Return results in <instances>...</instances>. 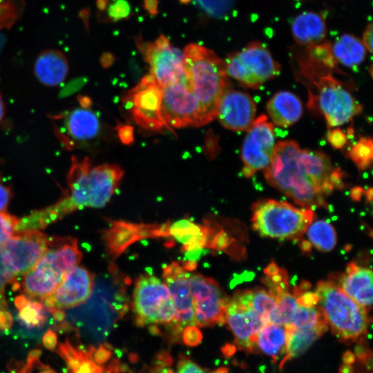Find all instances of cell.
I'll return each mask as SVG.
<instances>
[{
	"label": "cell",
	"mask_w": 373,
	"mask_h": 373,
	"mask_svg": "<svg viewBox=\"0 0 373 373\" xmlns=\"http://www.w3.org/2000/svg\"><path fill=\"white\" fill-rule=\"evenodd\" d=\"M124 173L116 164L93 166L88 157H72L63 197L50 206L19 218L15 230L42 229L75 210L104 207L118 189Z\"/></svg>",
	"instance_id": "6da1fadb"
},
{
	"label": "cell",
	"mask_w": 373,
	"mask_h": 373,
	"mask_svg": "<svg viewBox=\"0 0 373 373\" xmlns=\"http://www.w3.org/2000/svg\"><path fill=\"white\" fill-rule=\"evenodd\" d=\"M338 66L323 61H311L298 69V77L308 86V106L325 117L329 127L350 121L362 111V106L336 79Z\"/></svg>",
	"instance_id": "7a4b0ae2"
},
{
	"label": "cell",
	"mask_w": 373,
	"mask_h": 373,
	"mask_svg": "<svg viewBox=\"0 0 373 373\" xmlns=\"http://www.w3.org/2000/svg\"><path fill=\"white\" fill-rule=\"evenodd\" d=\"M300 148L294 140L276 144L270 164L264 170L267 182L303 208L325 207V195L307 175L298 153Z\"/></svg>",
	"instance_id": "3957f363"
},
{
	"label": "cell",
	"mask_w": 373,
	"mask_h": 373,
	"mask_svg": "<svg viewBox=\"0 0 373 373\" xmlns=\"http://www.w3.org/2000/svg\"><path fill=\"white\" fill-rule=\"evenodd\" d=\"M183 58L189 88L213 121L222 95L231 88L224 61L213 50L197 44L185 47Z\"/></svg>",
	"instance_id": "277c9868"
},
{
	"label": "cell",
	"mask_w": 373,
	"mask_h": 373,
	"mask_svg": "<svg viewBox=\"0 0 373 373\" xmlns=\"http://www.w3.org/2000/svg\"><path fill=\"white\" fill-rule=\"evenodd\" d=\"M82 258L76 238H50L48 249L23 275L19 288L26 296L42 300L55 291L66 272L77 265Z\"/></svg>",
	"instance_id": "5b68a950"
},
{
	"label": "cell",
	"mask_w": 373,
	"mask_h": 373,
	"mask_svg": "<svg viewBox=\"0 0 373 373\" xmlns=\"http://www.w3.org/2000/svg\"><path fill=\"white\" fill-rule=\"evenodd\" d=\"M314 292L328 325L340 341L352 343L365 335L369 323L365 307L332 280L318 282Z\"/></svg>",
	"instance_id": "8992f818"
},
{
	"label": "cell",
	"mask_w": 373,
	"mask_h": 373,
	"mask_svg": "<svg viewBox=\"0 0 373 373\" xmlns=\"http://www.w3.org/2000/svg\"><path fill=\"white\" fill-rule=\"evenodd\" d=\"M252 213V227L261 236L282 240L300 239L314 218L312 209L271 199L254 203Z\"/></svg>",
	"instance_id": "52a82bcc"
},
{
	"label": "cell",
	"mask_w": 373,
	"mask_h": 373,
	"mask_svg": "<svg viewBox=\"0 0 373 373\" xmlns=\"http://www.w3.org/2000/svg\"><path fill=\"white\" fill-rule=\"evenodd\" d=\"M133 309L138 326H168L172 331L175 306L166 285L155 276L141 275L135 282Z\"/></svg>",
	"instance_id": "ba28073f"
},
{
	"label": "cell",
	"mask_w": 373,
	"mask_h": 373,
	"mask_svg": "<svg viewBox=\"0 0 373 373\" xmlns=\"http://www.w3.org/2000/svg\"><path fill=\"white\" fill-rule=\"evenodd\" d=\"M50 245V238L38 229L16 231L0 245V273L19 288L16 278L23 276L39 260Z\"/></svg>",
	"instance_id": "9c48e42d"
},
{
	"label": "cell",
	"mask_w": 373,
	"mask_h": 373,
	"mask_svg": "<svg viewBox=\"0 0 373 373\" xmlns=\"http://www.w3.org/2000/svg\"><path fill=\"white\" fill-rule=\"evenodd\" d=\"M226 73L245 87L257 89L280 73V65L261 43L253 41L224 60Z\"/></svg>",
	"instance_id": "30bf717a"
},
{
	"label": "cell",
	"mask_w": 373,
	"mask_h": 373,
	"mask_svg": "<svg viewBox=\"0 0 373 373\" xmlns=\"http://www.w3.org/2000/svg\"><path fill=\"white\" fill-rule=\"evenodd\" d=\"M162 87L161 114L167 130L212 122L187 84L177 82Z\"/></svg>",
	"instance_id": "8fae6325"
},
{
	"label": "cell",
	"mask_w": 373,
	"mask_h": 373,
	"mask_svg": "<svg viewBox=\"0 0 373 373\" xmlns=\"http://www.w3.org/2000/svg\"><path fill=\"white\" fill-rule=\"evenodd\" d=\"M162 87L148 74L128 90L123 98L131 118L142 128L163 132L167 128L161 114Z\"/></svg>",
	"instance_id": "7c38bea8"
},
{
	"label": "cell",
	"mask_w": 373,
	"mask_h": 373,
	"mask_svg": "<svg viewBox=\"0 0 373 373\" xmlns=\"http://www.w3.org/2000/svg\"><path fill=\"white\" fill-rule=\"evenodd\" d=\"M189 287L195 326L226 323L229 298L214 279L200 274H190Z\"/></svg>",
	"instance_id": "4fadbf2b"
},
{
	"label": "cell",
	"mask_w": 373,
	"mask_h": 373,
	"mask_svg": "<svg viewBox=\"0 0 373 373\" xmlns=\"http://www.w3.org/2000/svg\"><path fill=\"white\" fill-rule=\"evenodd\" d=\"M141 52L150 68V75L161 86L182 82L189 86L183 52L173 46L164 35L152 43L140 44Z\"/></svg>",
	"instance_id": "5bb4252c"
},
{
	"label": "cell",
	"mask_w": 373,
	"mask_h": 373,
	"mask_svg": "<svg viewBox=\"0 0 373 373\" xmlns=\"http://www.w3.org/2000/svg\"><path fill=\"white\" fill-rule=\"evenodd\" d=\"M274 125L265 115L255 119L247 129L242 149V173L251 178L271 163L276 147Z\"/></svg>",
	"instance_id": "9a60e30c"
},
{
	"label": "cell",
	"mask_w": 373,
	"mask_h": 373,
	"mask_svg": "<svg viewBox=\"0 0 373 373\" xmlns=\"http://www.w3.org/2000/svg\"><path fill=\"white\" fill-rule=\"evenodd\" d=\"M54 131L67 149H73L96 140L102 132L97 114L87 106L75 108L52 117Z\"/></svg>",
	"instance_id": "2e32d148"
},
{
	"label": "cell",
	"mask_w": 373,
	"mask_h": 373,
	"mask_svg": "<svg viewBox=\"0 0 373 373\" xmlns=\"http://www.w3.org/2000/svg\"><path fill=\"white\" fill-rule=\"evenodd\" d=\"M93 286V275L77 265L66 272L55 291L42 301L50 313L70 309L85 303L92 294Z\"/></svg>",
	"instance_id": "e0dca14e"
},
{
	"label": "cell",
	"mask_w": 373,
	"mask_h": 373,
	"mask_svg": "<svg viewBox=\"0 0 373 373\" xmlns=\"http://www.w3.org/2000/svg\"><path fill=\"white\" fill-rule=\"evenodd\" d=\"M189 276L186 267L178 262H172L163 268L164 283L169 290L175 309V321L172 329L174 338H178L186 327L195 325Z\"/></svg>",
	"instance_id": "ac0fdd59"
},
{
	"label": "cell",
	"mask_w": 373,
	"mask_h": 373,
	"mask_svg": "<svg viewBox=\"0 0 373 373\" xmlns=\"http://www.w3.org/2000/svg\"><path fill=\"white\" fill-rule=\"evenodd\" d=\"M226 323L240 350L247 352H256V336L265 325L263 319L256 312L233 296L227 303Z\"/></svg>",
	"instance_id": "d6986e66"
},
{
	"label": "cell",
	"mask_w": 373,
	"mask_h": 373,
	"mask_svg": "<svg viewBox=\"0 0 373 373\" xmlns=\"http://www.w3.org/2000/svg\"><path fill=\"white\" fill-rule=\"evenodd\" d=\"M256 112L255 102L248 93L229 88L220 99L216 117L224 127L242 131L251 125Z\"/></svg>",
	"instance_id": "ffe728a7"
},
{
	"label": "cell",
	"mask_w": 373,
	"mask_h": 373,
	"mask_svg": "<svg viewBox=\"0 0 373 373\" xmlns=\"http://www.w3.org/2000/svg\"><path fill=\"white\" fill-rule=\"evenodd\" d=\"M348 296L360 305L367 308L372 306L373 294V274L369 268L349 263L344 274L338 280H332Z\"/></svg>",
	"instance_id": "44dd1931"
},
{
	"label": "cell",
	"mask_w": 373,
	"mask_h": 373,
	"mask_svg": "<svg viewBox=\"0 0 373 373\" xmlns=\"http://www.w3.org/2000/svg\"><path fill=\"white\" fill-rule=\"evenodd\" d=\"M56 349L57 354L66 364L65 373H108L113 365L111 363L105 372L104 365L97 364L93 359L95 347L93 345H75L66 338Z\"/></svg>",
	"instance_id": "7402d4cb"
},
{
	"label": "cell",
	"mask_w": 373,
	"mask_h": 373,
	"mask_svg": "<svg viewBox=\"0 0 373 373\" xmlns=\"http://www.w3.org/2000/svg\"><path fill=\"white\" fill-rule=\"evenodd\" d=\"M69 65L66 56L59 50L42 51L34 64V74L37 80L48 87L59 86L66 79Z\"/></svg>",
	"instance_id": "603a6c76"
},
{
	"label": "cell",
	"mask_w": 373,
	"mask_h": 373,
	"mask_svg": "<svg viewBox=\"0 0 373 373\" xmlns=\"http://www.w3.org/2000/svg\"><path fill=\"white\" fill-rule=\"evenodd\" d=\"M267 110L275 125L286 128L300 118L303 105L299 98L292 93L280 91L269 100Z\"/></svg>",
	"instance_id": "cb8c5ba5"
},
{
	"label": "cell",
	"mask_w": 373,
	"mask_h": 373,
	"mask_svg": "<svg viewBox=\"0 0 373 373\" xmlns=\"http://www.w3.org/2000/svg\"><path fill=\"white\" fill-rule=\"evenodd\" d=\"M291 32L296 42L309 46L321 42L327 34L323 18L314 12H305L293 21Z\"/></svg>",
	"instance_id": "d4e9b609"
},
{
	"label": "cell",
	"mask_w": 373,
	"mask_h": 373,
	"mask_svg": "<svg viewBox=\"0 0 373 373\" xmlns=\"http://www.w3.org/2000/svg\"><path fill=\"white\" fill-rule=\"evenodd\" d=\"M287 343V330L285 326L267 323L257 334L256 348L270 356L274 363L281 354L285 353Z\"/></svg>",
	"instance_id": "484cf974"
},
{
	"label": "cell",
	"mask_w": 373,
	"mask_h": 373,
	"mask_svg": "<svg viewBox=\"0 0 373 373\" xmlns=\"http://www.w3.org/2000/svg\"><path fill=\"white\" fill-rule=\"evenodd\" d=\"M332 52L336 61L347 67H355L364 61L367 50L361 39L345 34L332 45Z\"/></svg>",
	"instance_id": "4316f807"
},
{
	"label": "cell",
	"mask_w": 373,
	"mask_h": 373,
	"mask_svg": "<svg viewBox=\"0 0 373 373\" xmlns=\"http://www.w3.org/2000/svg\"><path fill=\"white\" fill-rule=\"evenodd\" d=\"M287 343L285 356L279 363L280 369L291 359L303 354L328 328L295 329L286 327Z\"/></svg>",
	"instance_id": "83f0119b"
},
{
	"label": "cell",
	"mask_w": 373,
	"mask_h": 373,
	"mask_svg": "<svg viewBox=\"0 0 373 373\" xmlns=\"http://www.w3.org/2000/svg\"><path fill=\"white\" fill-rule=\"evenodd\" d=\"M168 233L181 242L186 251L201 249L207 242L204 227L188 220L174 222L169 227Z\"/></svg>",
	"instance_id": "f1b7e54d"
},
{
	"label": "cell",
	"mask_w": 373,
	"mask_h": 373,
	"mask_svg": "<svg viewBox=\"0 0 373 373\" xmlns=\"http://www.w3.org/2000/svg\"><path fill=\"white\" fill-rule=\"evenodd\" d=\"M14 303L18 311L19 320L26 328L40 329L46 323L48 316L41 303L28 298L26 295H19L15 298Z\"/></svg>",
	"instance_id": "f546056e"
},
{
	"label": "cell",
	"mask_w": 373,
	"mask_h": 373,
	"mask_svg": "<svg viewBox=\"0 0 373 373\" xmlns=\"http://www.w3.org/2000/svg\"><path fill=\"white\" fill-rule=\"evenodd\" d=\"M242 303L256 312L268 323V317L276 307V299L268 289L256 288L236 292L233 295Z\"/></svg>",
	"instance_id": "4dcf8cb0"
},
{
	"label": "cell",
	"mask_w": 373,
	"mask_h": 373,
	"mask_svg": "<svg viewBox=\"0 0 373 373\" xmlns=\"http://www.w3.org/2000/svg\"><path fill=\"white\" fill-rule=\"evenodd\" d=\"M328 326L326 318L318 304L312 305L298 304L292 322L287 327L295 329H304L328 328Z\"/></svg>",
	"instance_id": "1f68e13d"
},
{
	"label": "cell",
	"mask_w": 373,
	"mask_h": 373,
	"mask_svg": "<svg viewBox=\"0 0 373 373\" xmlns=\"http://www.w3.org/2000/svg\"><path fill=\"white\" fill-rule=\"evenodd\" d=\"M310 242L318 250L328 252L332 250L336 243V235L332 225L325 220L312 222L307 231Z\"/></svg>",
	"instance_id": "d6a6232c"
},
{
	"label": "cell",
	"mask_w": 373,
	"mask_h": 373,
	"mask_svg": "<svg viewBox=\"0 0 373 373\" xmlns=\"http://www.w3.org/2000/svg\"><path fill=\"white\" fill-rule=\"evenodd\" d=\"M347 155L359 170H365L372 166L373 160V142L370 137H363L347 151Z\"/></svg>",
	"instance_id": "836d02e7"
},
{
	"label": "cell",
	"mask_w": 373,
	"mask_h": 373,
	"mask_svg": "<svg viewBox=\"0 0 373 373\" xmlns=\"http://www.w3.org/2000/svg\"><path fill=\"white\" fill-rule=\"evenodd\" d=\"M195 4L207 15L222 17L231 8L233 0H193Z\"/></svg>",
	"instance_id": "e575fe53"
},
{
	"label": "cell",
	"mask_w": 373,
	"mask_h": 373,
	"mask_svg": "<svg viewBox=\"0 0 373 373\" xmlns=\"http://www.w3.org/2000/svg\"><path fill=\"white\" fill-rule=\"evenodd\" d=\"M15 0H3L0 2V29L10 28L18 19L20 6Z\"/></svg>",
	"instance_id": "d590c367"
},
{
	"label": "cell",
	"mask_w": 373,
	"mask_h": 373,
	"mask_svg": "<svg viewBox=\"0 0 373 373\" xmlns=\"http://www.w3.org/2000/svg\"><path fill=\"white\" fill-rule=\"evenodd\" d=\"M19 218L6 212H0V245L8 240L15 232Z\"/></svg>",
	"instance_id": "8d00e7d4"
},
{
	"label": "cell",
	"mask_w": 373,
	"mask_h": 373,
	"mask_svg": "<svg viewBox=\"0 0 373 373\" xmlns=\"http://www.w3.org/2000/svg\"><path fill=\"white\" fill-rule=\"evenodd\" d=\"M174 373H207L202 367L184 355L179 357Z\"/></svg>",
	"instance_id": "74e56055"
},
{
	"label": "cell",
	"mask_w": 373,
	"mask_h": 373,
	"mask_svg": "<svg viewBox=\"0 0 373 373\" xmlns=\"http://www.w3.org/2000/svg\"><path fill=\"white\" fill-rule=\"evenodd\" d=\"M182 335L184 343L189 346H196L202 341V334L195 325L186 327Z\"/></svg>",
	"instance_id": "f35d334b"
},
{
	"label": "cell",
	"mask_w": 373,
	"mask_h": 373,
	"mask_svg": "<svg viewBox=\"0 0 373 373\" xmlns=\"http://www.w3.org/2000/svg\"><path fill=\"white\" fill-rule=\"evenodd\" d=\"M327 138L329 143L336 149H342L347 140L345 133L338 128L329 131Z\"/></svg>",
	"instance_id": "ab89813d"
},
{
	"label": "cell",
	"mask_w": 373,
	"mask_h": 373,
	"mask_svg": "<svg viewBox=\"0 0 373 373\" xmlns=\"http://www.w3.org/2000/svg\"><path fill=\"white\" fill-rule=\"evenodd\" d=\"M9 373H33V370L36 368L35 364L26 361L12 359L7 365Z\"/></svg>",
	"instance_id": "60d3db41"
},
{
	"label": "cell",
	"mask_w": 373,
	"mask_h": 373,
	"mask_svg": "<svg viewBox=\"0 0 373 373\" xmlns=\"http://www.w3.org/2000/svg\"><path fill=\"white\" fill-rule=\"evenodd\" d=\"M41 343L49 351H55L57 347V335L52 329H48L43 335Z\"/></svg>",
	"instance_id": "b9f144b4"
},
{
	"label": "cell",
	"mask_w": 373,
	"mask_h": 373,
	"mask_svg": "<svg viewBox=\"0 0 373 373\" xmlns=\"http://www.w3.org/2000/svg\"><path fill=\"white\" fill-rule=\"evenodd\" d=\"M12 196L10 188L0 183V212L6 211Z\"/></svg>",
	"instance_id": "7bdbcfd3"
},
{
	"label": "cell",
	"mask_w": 373,
	"mask_h": 373,
	"mask_svg": "<svg viewBox=\"0 0 373 373\" xmlns=\"http://www.w3.org/2000/svg\"><path fill=\"white\" fill-rule=\"evenodd\" d=\"M12 325L13 318L11 314L7 309H0V331L8 330Z\"/></svg>",
	"instance_id": "ee69618b"
},
{
	"label": "cell",
	"mask_w": 373,
	"mask_h": 373,
	"mask_svg": "<svg viewBox=\"0 0 373 373\" xmlns=\"http://www.w3.org/2000/svg\"><path fill=\"white\" fill-rule=\"evenodd\" d=\"M372 23H370L363 34L362 42L366 50L372 52Z\"/></svg>",
	"instance_id": "f6af8a7d"
},
{
	"label": "cell",
	"mask_w": 373,
	"mask_h": 373,
	"mask_svg": "<svg viewBox=\"0 0 373 373\" xmlns=\"http://www.w3.org/2000/svg\"><path fill=\"white\" fill-rule=\"evenodd\" d=\"M119 137L124 144H129L133 140V129L131 126H123L118 131Z\"/></svg>",
	"instance_id": "bcb514c9"
},
{
	"label": "cell",
	"mask_w": 373,
	"mask_h": 373,
	"mask_svg": "<svg viewBox=\"0 0 373 373\" xmlns=\"http://www.w3.org/2000/svg\"><path fill=\"white\" fill-rule=\"evenodd\" d=\"M51 314H52L54 319L56 321H59V322H61L64 321L65 317H66L64 310H61V309L54 310L51 312Z\"/></svg>",
	"instance_id": "7dc6e473"
},
{
	"label": "cell",
	"mask_w": 373,
	"mask_h": 373,
	"mask_svg": "<svg viewBox=\"0 0 373 373\" xmlns=\"http://www.w3.org/2000/svg\"><path fill=\"white\" fill-rule=\"evenodd\" d=\"M363 190L361 187H355L351 191V196L355 200H358L362 195Z\"/></svg>",
	"instance_id": "c3c4849f"
},
{
	"label": "cell",
	"mask_w": 373,
	"mask_h": 373,
	"mask_svg": "<svg viewBox=\"0 0 373 373\" xmlns=\"http://www.w3.org/2000/svg\"><path fill=\"white\" fill-rule=\"evenodd\" d=\"M39 372L38 373H57L52 368L47 365L43 364L39 368Z\"/></svg>",
	"instance_id": "681fc988"
},
{
	"label": "cell",
	"mask_w": 373,
	"mask_h": 373,
	"mask_svg": "<svg viewBox=\"0 0 373 373\" xmlns=\"http://www.w3.org/2000/svg\"><path fill=\"white\" fill-rule=\"evenodd\" d=\"M5 104L3 99V97L1 96V94L0 93V122L2 121L4 115H5Z\"/></svg>",
	"instance_id": "f907efd6"
},
{
	"label": "cell",
	"mask_w": 373,
	"mask_h": 373,
	"mask_svg": "<svg viewBox=\"0 0 373 373\" xmlns=\"http://www.w3.org/2000/svg\"><path fill=\"white\" fill-rule=\"evenodd\" d=\"M8 309V303L6 300L5 294H0V309L6 310Z\"/></svg>",
	"instance_id": "816d5d0a"
},
{
	"label": "cell",
	"mask_w": 373,
	"mask_h": 373,
	"mask_svg": "<svg viewBox=\"0 0 373 373\" xmlns=\"http://www.w3.org/2000/svg\"><path fill=\"white\" fill-rule=\"evenodd\" d=\"M366 193H367L368 200L371 201L372 199V188H370L369 189H367Z\"/></svg>",
	"instance_id": "f5cc1de1"
},
{
	"label": "cell",
	"mask_w": 373,
	"mask_h": 373,
	"mask_svg": "<svg viewBox=\"0 0 373 373\" xmlns=\"http://www.w3.org/2000/svg\"><path fill=\"white\" fill-rule=\"evenodd\" d=\"M214 373H228V370L224 367H221L219 370L214 372Z\"/></svg>",
	"instance_id": "db71d44e"
}]
</instances>
